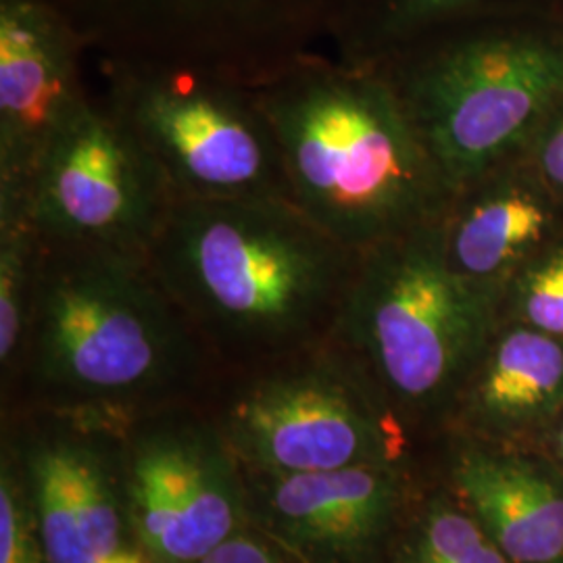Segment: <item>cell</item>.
Listing matches in <instances>:
<instances>
[{"label": "cell", "mask_w": 563, "mask_h": 563, "mask_svg": "<svg viewBox=\"0 0 563 563\" xmlns=\"http://www.w3.org/2000/svg\"><path fill=\"white\" fill-rule=\"evenodd\" d=\"M401 504L390 462L274 476L265 520L311 562L363 563L383 544Z\"/></svg>", "instance_id": "12"}, {"label": "cell", "mask_w": 563, "mask_h": 563, "mask_svg": "<svg viewBox=\"0 0 563 563\" xmlns=\"http://www.w3.org/2000/svg\"><path fill=\"white\" fill-rule=\"evenodd\" d=\"M84 53L53 0H0V186L30 190L48 144L90 97Z\"/></svg>", "instance_id": "11"}, {"label": "cell", "mask_w": 563, "mask_h": 563, "mask_svg": "<svg viewBox=\"0 0 563 563\" xmlns=\"http://www.w3.org/2000/svg\"><path fill=\"white\" fill-rule=\"evenodd\" d=\"M476 0H380L336 55L372 60L460 15Z\"/></svg>", "instance_id": "19"}, {"label": "cell", "mask_w": 563, "mask_h": 563, "mask_svg": "<svg viewBox=\"0 0 563 563\" xmlns=\"http://www.w3.org/2000/svg\"><path fill=\"white\" fill-rule=\"evenodd\" d=\"M27 192L46 244L139 253L176 202L141 142L92 95L48 144Z\"/></svg>", "instance_id": "9"}, {"label": "cell", "mask_w": 563, "mask_h": 563, "mask_svg": "<svg viewBox=\"0 0 563 563\" xmlns=\"http://www.w3.org/2000/svg\"><path fill=\"white\" fill-rule=\"evenodd\" d=\"M516 311L523 325L563 341V249L523 272L516 290Z\"/></svg>", "instance_id": "20"}, {"label": "cell", "mask_w": 563, "mask_h": 563, "mask_svg": "<svg viewBox=\"0 0 563 563\" xmlns=\"http://www.w3.org/2000/svg\"><path fill=\"white\" fill-rule=\"evenodd\" d=\"M0 563H46L30 501L4 465L0 481Z\"/></svg>", "instance_id": "21"}, {"label": "cell", "mask_w": 563, "mask_h": 563, "mask_svg": "<svg viewBox=\"0 0 563 563\" xmlns=\"http://www.w3.org/2000/svg\"><path fill=\"white\" fill-rule=\"evenodd\" d=\"M202 342L148 253L46 244L20 369L44 401L115 409L195 383Z\"/></svg>", "instance_id": "3"}, {"label": "cell", "mask_w": 563, "mask_h": 563, "mask_svg": "<svg viewBox=\"0 0 563 563\" xmlns=\"http://www.w3.org/2000/svg\"><path fill=\"white\" fill-rule=\"evenodd\" d=\"M378 390L330 339L251 374L228 407V437L272 476L388 462Z\"/></svg>", "instance_id": "8"}, {"label": "cell", "mask_w": 563, "mask_h": 563, "mask_svg": "<svg viewBox=\"0 0 563 563\" xmlns=\"http://www.w3.org/2000/svg\"><path fill=\"white\" fill-rule=\"evenodd\" d=\"M393 563H514L463 504L437 497L402 537Z\"/></svg>", "instance_id": "18"}, {"label": "cell", "mask_w": 563, "mask_h": 563, "mask_svg": "<svg viewBox=\"0 0 563 563\" xmlns=\"http://www.w3.org/2000/svg\"><path fill=\"white\" fill-rule=\"evenodd\" d=\"M553 446H555V455L562 463L563 470V420H560L558 428H555V434H553Z\"/></svg>", "instance_id": "24"}, {"label": "cell", "mask_w": 563, "mask_h": 563, "mask_svg": "<svg viewBox=\"0 0 563 563\" xmlns=\"http://www.w3.org/2000/svg\"><path fill=\"white\" fill-rule=\"evenodd\" d=\"M374 63L453 195L484 180L563 99V44L539 36H467L401 67Z\"/></svg>", "instance_id": "6"}, {"label": "cell", "mask_w": 563, "mask_h": 563, "mask_svg": "<svg viewBox=\"0 0 563 563\" xmlns=\"http://www.w3.org/2000/svg\"><path fill=\"white\" fill-rule=\"evenodd\" d=\"M101 59L192 65L251 81L334 51L378 0H53Z\"/></svg>", "instance_id": "7"}, {"label": "cell", "mask_w": 563, "mask_h": 563, "mask_svg": "<svg viewBox=\"0 0 563 563\" xmlns=\"http://www.w3.org/2000/svg\"><path fill=\"white\" fill-rule=\"evenodd\" d=\"M539 163L544 178L563 190V111L549 123L539 144Z\"/></svg>", "instance_id": "23"}, {"label": "cell", "mask_w": 563, "mask_h": 563, "mask_svg": "<svg viewBox=\"0 0 563 563\" xmlns=\"http://www.w3.org/2000/svg\"><path fill=\"white\" fill-rule=\"evenodd\" d=\"M197 563H286L280 555L255 537L234 534L225 543L216 547Z\"/></svg>", "instance_id": "22"}, {"label": "cell", "mask_w": 563, "mask_h": 563, "mask_svg": "<svg viewBox=\"0 0 563 563\" xmlns=\"http://www.w3.org/2000/svg\"><path fill=\"white\" fill-rule=\"evenodd\" d=\"M462 504L514 563H563V470L539 455L467 449L453 465Z\"/></svg>", "instance_id": "14"}, {"label": "cell", "mask_w": 563, "mask_h": 563, "mask_svg": "<svg viewBox=\"0 0 563 563\" xmlns=\"http://www.w3.org/2000/svg\"><path fill=\"white\" fill-rule=\"evenodd\" d=\"M30 505L46 563H153L128 499L101 457L71 439H51L30 457Z\"/></svg>", "instance_id": "13"}, {"label": "cell", "mask_w": 563, "mask_h": 563, "mask_svg": "<svg viewBox=\"0 0 563 563\" xmlns=\"http://www.w3.org/2000/svg\"><path fill=\"white\" fill-rule=\"evenodd\" d=\"M46 241L32 216L30 192L0 186V365L20 369L34 322Z\"/></svg>", "instance_id": "17"}, {"label": "cell", "mask_w": 563, "mask_h": 563, "mask_svg": "<svg viewBox=\"0 0 563 563\" xmlns=\"http://www.w3.org/2000/svg\"><path fill=\"white\" fill-rule=\"evenodd\" d=\"M495 292L463 278L441 222L360 253L332 339L409 411L457 401L493 339Z\"/></svg>", "instance_id": "4"}, {"label": "cell", "mask_w": 563, "mask_h": 563, "mask_svg": "<svg viewBox=\"0 0 563 563\" xmlns=\"http://www.w3.org/2000/svg\"><path fill=\"white\" fill-rule=\"evenodd\" d=\"M101 101L162 169L176 201H292L280 146L249 81L157 60L101 59Z\"/></svg>", "instance_id": "5"}, {"label": "cell", "mask_w": 563, "mask_h": 563, "mask_svg": "<svg viewBox=\"0 0 563 563\" xmlns=\"http://www.w3.org/2000/svg\"><path fill=\"white\" fill-rule=\"evenodd\" d=\"M457 401L493 437H522L563 409V341L530 325L493 334Z\"/></svg>", "instance_id": "15"}, {"label": "cell", "mask_w": 563, "mask_h": 563, "mask_svg": "<svg viewBox=\"0 0 563 563\" xmlns=\"http://www.w3.org/2000/svg\"><path fill=\"white\" fill-rule=\"evenodd\" d=\"M249 86L280 146L290 199L346 249L443 220L453 192L378 63L311 53Z\"/></svg>", "instance_id": "1"}, {"label": "cell", "mask_w": 563, "mask_h": 563, "mask_svg": "<svg viewBox=\"0 0 563 563\" xmlns=\"http://www.w3.org/2000/svg\"><path fill=\"white\" fill-rule=\"evenodd\" d=\"M213 434L195 426L151 430L128 474V509L153 563H197L239 534L242 490Z\"/></svg>", "instance_id": "10"}, {"label": "cell", "mask_w": 563, "mask_h": 563, "mask_svg": "<svg viewBox=\"0 0 563 563\" xmlns=\"http://www.w3.org/2000/svg\"><path fill=\"white\" fill-rule=\"evenodd\" d=\"M549 223V207L534 190L472 184L453 195L444 211V253L463 278L495 292L509 269L543 241Z\"/></svg>", "instance_id": "16"}, {"label": "cell", "mask_w": 563, "mask_h": 563, "mask_svg": "<svg viewBox=\"0 0 563 563\" xmlns=\"http://www.w3.org/2000/svg\"><path fill=\"white\" fill-rule=\"evenodd\" d=\"M202 344L274 362L330 341L360 253L286 199L176 201L148 249Z\"/></svg>", "instance_id": "2"}]
</instances>
